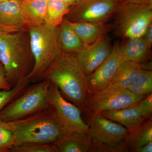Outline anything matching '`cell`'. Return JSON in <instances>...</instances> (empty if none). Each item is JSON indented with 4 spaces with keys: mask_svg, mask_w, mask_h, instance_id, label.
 I'll list each match as a JSON object with an SVG mask.
<instances>
[{
    "mask_svg": "<svg viewBox=\"0 0 152 152\" xmlns=\"http://www.w3.org/2000/svg\"><path fill=\"white\" fill-rule=\"evenodd\" d=\"M11 152H56L52 143L33 144L15 146Z\"/></svg>",
    "mask_w": 152,
    "mask_h": 152,
    "instance_id": "26",
    "label": "cell"
},
{
    "mask_svg": "<svg viewBox=\"0 0 152 152\" xmlns=\"http://www.w3.org/2000/svg\"><path fill=\"white\" fill-rule=\"evenodd\" d=\"M28 33L34 65L28 79L34 83L41 80L45 72L61 51L58 41V27H49L44 24L31 28Z\"/></svg>",
    "mask_w": 152,
    "mask_h": 152,
    "instance_id": "4",
    "label": "cell"
},
{
    "mask_svg": "<svg viewBox=\"0 0 152 152\" xmlns=\"http://www.w3.org/2000/svg\"><path fill=\"white\" fill-rule=\"evenodd\" d=\"M112 48L110 41L106 35L92 43L84 45L76 53L86 76L92 73L103 62Z\"/></svg>",
    "mask_w": 152,
    "mask_h": 152,
    "instance_id": "12",
    "label": "cell"
},
{
    "mask_svg": "<svg viewBox=\"0 0 152 152\" xmlns=\"http://www.w3.org/2000/svg\"><path fill=\"white\" fill-rule=\"evenodd\" d=\"M70 10V7L60 0L47 2L44 24L49 27H58Z\"/></svg>",
    "mask_w": 152,
    "mask_h": 152,
    "instance_id": "22",
    "label": "cell"
},
{
    "mask_svg": "<svg viewBox=\"0 0 152 152\" xmlns=\"http://www.w3.org/2000/svg\"><path fill=\"white\" fill-rule=\"evenodd\" d=\"M152 142L151 116L132 130L129 131L128 146L129 151L136 152L144 145Z\"/></svg>",
    "mask_w": 152,
    "mask_h": 152,
    "instance_id": "21",
    "label": "cell"
},
{
    "mask_svg": "<svg viewBox=\"0 0 152 152\" xmlns=\"http://www.w3.org/2000/svg\"><path fill=\"white\" fill-rule=\"evenodd\" d=\"M50 82L42 80L28 86L0 113V121L20 119L48 110V98Z\"/></svg>",
    "mask_w": 152,
    "mask_h": 152,
    "instance_id": "6",
    "label": "cell"
},
{
    "mask_svg": "<svg viewBox=\"0 0 152 152\" xmlns=\"http://www.w3.org/2000/svg\"><path fill=\"white\" fill-rule=\"evenodd\" d=\"M121 0H81L70 7L64 19L71 22L105 23L113 17Z\"/></svg>",
    "mask_w": 152,
    "mask_h": 152,
    "instance_id": "9",
    "label": "cell"
},
{
    "mask_svg": "<svg viewBox=\"0 0 152 152\" xmlns=\"http://www.w3.org/2000/svg\"><path fill=\"white\" fill-rule=\"evenodd\" d=\"M0 125L13 133L15 146L53 143L64 135L48 110Z\"/></svg>",
    "mask_w": 152,
    "mask_h": 152,
    "instance_id": "3",
    "label": "cell"
},
{
    "mask_svg": "<svg viewBox=\"0 0 152 152\" xmlns=\"http://www.w3.org/2000/svg\"><path fill=\"white\" fill-rule=\"evenodd\" d=\"M97 115L118 123L129 131L137 127L148 118L145 116L137 104L118 110L103 112Z\"/></svg>",
    "mask_w": 152,
    "mask_h": 152,
    "instance_id": "16",
    "label": "cell"
},
{
    "mask_svg": "<svg viewBox=\"0 0 152 152\" xmlns=\"http://www.w3.org/2000/svg\"><path fill=\"white\" fill-rule=\"evenodd\" d=\"M60 1L69 7H72L78 3L81 0H60Z\"/></svg>",
    "mask_w": 152,
    "mask_h": 152,
    "instance_id": "32",
    "label": "cell"
},
{
    "mask_svg": "<svg viewBox=\"0 0 152 152\" xmlns=\"http://www.w3.org/2000/svg\"><path fill=\"white\" fill-rule=\"evenodd\" d=\"M12 88L6 77L4 68L0 62V91L9 90Z\"/></svg>",
    "mask_w": 152,
    "mask_h": 152,
    "instance_id": "28",
    "label": "cell"
},
{
    "mask_svg": "<svg viewBox=\"0 0 152 152\" xmlns=\"http://www.w3.org/2000/svg\"><path fill=\"white\" fill-rule=\"evenodd\" d=\"M128 90L134 94L146 96L152 92V72L144 69Z\"/></svg>",
    "mask_w": 152,
    "mask_h": 152,
    "instance_id": "23",
    "label": "cell"
},
{
    "mask_svg": "<svg viewBox=\"0 0 152 152\" xmlns=\"http://www.w3.org/2000/svg\"><path fill=\"white\" fill-rule=\"evenodd\" d=\"M152 142H150L144 145L138 149L136 152H152Z\"/></svg>",
    "mask_w": 152,
    "mask_h": 152,
    "instance_id": "31",
    "label": "cell"
},
{
    "mask_svg": "<svg viewBox=\"0 0 152 152\" xmlns=\"http://www.w3.org/2000/svg\"><path fill=\"white\" fill-rule=\"evenodd\" d=\"M120 54L124 61L142 63L149 61L151 56V48L145 37L124 39L119 44Z\"/></svg>",
    "mask_w": 152,
    "mask_h": 152,
    "instance_id": "15",
    "label": "cell"
},
{
    "mask_svg": "<svg viewBox=\"0 0 152 152\" xmlns=\"http://www.w3.org/2000/svg\"><path fill=\"white\" fill-rule=\"evenodd\" d=\"M52 144L56 152H92L88 133L64 135Z\"/></svg>",
    "mask_w": 152,
    "mask_h": 152,
    "instance_id": "19",
    "label": "cell"
},
{
    "mask_svg": "<svg viewBox=\"0 0 152 152\" xmlns=\"http://www.w3.org/2000/svg\"><path fill=\"white\" fill-rule=\"evenodd\" d=\"M69 22L84 45L92 43L106 36L112 28L111 25L102 22Z\"/></svg>",
    "mask_w": 152,
    "mask_h": 152,
    "instance_id": "17",
    "label": "cell"
},
{
    "mask_svg": "<svg viewBox=\"0 0 152 152\" xmlns=\"http://www.w3.org/2000/svg\"><path fill=\"white\" fill-rule=\"evenodd\" d=\"M145 97L134 94L128 89L100 96H88L86 112L90 114H98L118 110L137 104Z\"/></svg>",
    "mask_w": 152,
    "mask_h": 152,
    "instance_id": "11",
    "label": "cell"
},
{
    "mask_svg": "<svg viewBox=\"0 0 152 152\" xmlns=\"http://www.w3.org/2000/svg\"><path fill=\"white\" fill-rule=\"evenodd\" d=\"M47 2L42 0H21L22 15L28 29L44 24Z\"/></svg>",
    "mask_w": 152,
    "mask_h": 152,
    "instance_id": "18",
    "label": "cell"
},
{
    "mask_svg": "<svg viewBox=\"0 0 152 152\" xmlns=\"http://www.w3.org/2000/svg\"><path fill=\"white\" fill-rule=\"evenodd\" d=\"M113 17L116 35L123 39L142 37L152 23V5L122 2Z\"/></svg>",
    "mask_w": 152,
    "mask_h": 152,
    "instance_id": "7",
    "label": "cell"
},
{
    "mask_svg": "<svg viewBox=\"0 0 152 152\" xmlns=\"http://www.w3.org/2000/svg\"><path fill=\"white\" fill-rule=\"evenodd\" d=\"M42 1H49V0H42Z\"/></svg>",
    "mask_w": 152,
    "mask_h": 152,
    "instance_id": "34",
    "label": "cell"
},
{
    "mask_svg": "<svg viewBox=\"0 0 152 152\" xmlns=\"http://www.w3.org/2000/svg\"><path fill=\"white\" fill-rule=\"evenodd\" d=\"M0 62L12 87L28 79L34 65L28 31L0 32Z\"/></svg>",
    "mask_w": 152,
    "mask_h": 152,
    "instance_id": "2",
    "label": "cell"
},
{
    "mask_svg": "<svg viewBox=\"0 0 152 152\" xmlns=\"http://www.w3.org/2000/svg\"><path fill=\"white\" fill-rule=\"evenodd\" d=\"M144 69H148L143 63L124 61L107 86L104 89L88 96H100L121 90L128 89Z\"/></svg>",
    "mask_w": 152,
    "mask_h": 152,
    "instance_id": "13",
    "label": "cell"
},
{
    "mask_svg": "<svg viewBox=\"0 0 152 152\" xmlns=\"http://www.w3.org/2000/svg\"><path fill=\"white\" fill-rule=\"evenodd\" d=\"M48 110L64 135L88 132V125L83 119L81 110L66 99L58 87L51 82Z\"/></svg>",
    "mask_w": 152,
    "mask_h": 152,
    "instance_id": "8",
    "label": "cell"
},
{
    "mask_svg": "<svg viewBox=\"0 0 152 152\" xmlns=\"http://www.w3.org/2000/svg\"><path fill=\"white\" fill-rule=\"evenodd\" d=\"M30 83L29 80L26 79L12 87L10 89L0 91V113L9 103L18 97L25 91Z\"/></svg>",
    "mask_w": 152,
    "mask_h": 152,
    "instance_id": "24",
    "label": "cell"
},
{
    "mask_svg": "<svg viewBox=\"0 0 152 152\" xmlns=\"http://www.w3.org/2000/svg\"><path fill=\"white\" fill-rule=\"evenodd\" d=\"M124 61L120 53L119 43H115L111 52L103 62L92 73L85 77V88L87 96L104 89Z\"/></svg>",
    "mask_w": 152,
    "mask_h": 152,
    "instance_id": "10",
    "label": "cell"
},
{
    "mask_svg": "<svg viewBox=\"0 0 152 152\" xmlns=\"http://www.w3.org/2000/svg\"><path fill=\"white\" fill-rule=\"evenodd\" d=\"M58 41L61 51L67 53H77L84 46L69 21L64 18L58 27Z\"/></svg>",
    "mask_w": 152,
    "mask_h": 152,
    "instance_id": "20",
    "label": "cell"
},
{
    "mask_svg": "<svg viewBox=\"0 0 152 152\" xmlns=\"http://www.w3.org/2000/svg\"><path fill=\"white\" fill-rule=\"evenodd\" d=\"M15 146L12 132L0 125V152H11Z\"/></svg>",
    "mask_w": 152,
    "mask_h": 152,
    "instance_id": "25",
    "label": "cell"
},
{
    "mask_svg": "<svg viewBox=\"0 0 152 152\" xmlns=\"http://www.w3.org/2000/svg\"><path fill=\"white\" fill-rule=\"evenodd\" d=\"M88 135L92 152H129V131L122 125L97 114H90Z\"/></svg>",
    "mask_w": 152,
    "mask_h": 152,
    "instance_id": "5",
    "label": "cell"
},
{
    "mask_svg": "<svg viewBox=\"0 0 152 152\" xmlns=\"http://www.w3.org/2000/svg\"><path fill=\"white\" fill-rule=\"evenodd\" d=\"M7 1V0H0V4L5 1Z\"/></svg>",
    "mask_w": 152,
    "mask_h": 152,
    "instance_id": "33",
    "label": "cell"
},
{
    "mask_svg": "<svg viewBox=\"0 0 152 152\" xmlns=\"http://www.w3.org/2000/svg\"><path fill=\"white\" fill-rule=\"evenodd\" d=\"M121 1L122 2L125 3L152 5V0H121Z\"/></svg>",
    "mask_w": 152,
    "mask_h": 152,
    "instance_id": "30",
    "label": "cell"
},
{
    "mask_svg": "<svg viewBox=\"0 0 152 152\" xmlns=\"http://www.w3.org/2000/svg\"><path fill=\"white\" fill-rule=\"evenodd\" d=\"M85 77L76 53H67L61 51L41 80L50 81L58 87L66 99L86 112L87 94Z\"/></svg>",
    "mask_w": 152,
    "mask_h": 152,
    "instance_id": "1",
    "label": "cell"
},
{
    "mask_svg": "<svg viewBox=\"0 0 152 152\" xmlns=\"http://www.w3.org/2000/svg\"><path fill=\"white\" fill-rule=\"evenodd\" d=\"M147 43L148 44L149 46L151 48L152 45V23L149 26L144 36Z\"/></svg>",
    "mask_w": 152,
    "mask_h": 152,
    "instance_id": "29",
    "label": "cell"
},
{
    "mask_svg": "<svg viewBox=\"0 0 152 152\" xmlns=\"http://www.w3.org/2000/svg\"><path fill=\"white\" fill-rule=\"evenodd\" d=\"M21 0H7L0 4V32L28 31L21 11Z\"/></svg>",
    "mask_w": 152,
    "mask_h": 152,
    "instance_id": "14",
    "label": "cell"
},
{
    "mask_svg": "<svg viewBox=\"0 0 152 152\" xmlns=\"http://www.w3.org/2000/svg\"><path fill=\"white\" fill-rule=\"evenodd\" d=\"M145 116L149 118L152 113V94L147 95L137 103Z\"/></svg>",
    "mask_w": 152,
    "mask_h": 152,
    "instance_id": "27",
    "label": "cell"
}]
</instances>
